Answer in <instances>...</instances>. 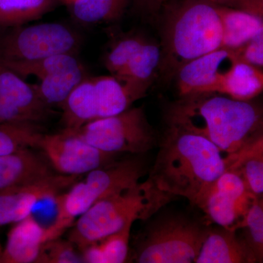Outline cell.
Instances as JSON below:
<instances>
[{
	"label": "cell",
	"mask_w": 263,
	"mask_h": 263,
	"mask_svg": "<svg viewBox=\"0 0 263 263\" xmlns=\"http://www.w3.org/2000/svg\"><path fill=\"white\" fill-rule=\"evenodd\" d=\"M0 105L15 107L45 119L49 108L38 96L34 85L0 63Z\"/></svg>",
	"instance_id": "e0dca14e"
},
{
	"label": "cell",
	"mask_w": 263,
	"mask_h": 263,
	"mask_svg": "<svg viewBox=\"0 0 263 263\" xmlns=\"http://www.w3.org/2000/svg\"><path fill=\"white\" fill-rule=\"evenodd\" d=\"M158 74L174 79L183 65L221 47L222 31L215 5L205 0H165Z\"/></svg>",
	"instance_id": "3957f363"
},
{
	"label": "cell",
	"mask_w": 263,
	"mask_h": 263,
	"mask_svg": "<svg viewBox=\"0 0 263 263\" xmlns=\"http://www.w3.org/2000/svg\"><path fill=\"white\" fill-rule=\"evenodd\" d=\"M238 61L233 50L219 48L183 65L174 79L180 96L216 92Z\"/></svg>",
	"instance_id": "7c38bea8"
},
{
	"label": "cell",
	"mask_w": 263,
	"mask_h": 263,
	"mask_svg": "<svg viewBox=\"0 0 263 263\" xmlns=\"http://www.w3.org/2000/svg\"><path fill=\"white\" fill-rule=\"evenodd\" d=\"M91 144L110 153L143 155L155 147L157 138L143 108L95 119L76 131Z\"/></svg>",
	"instance_id": "52a82bcc"
},
{
	"label": "cell",
	"mask_w": 263,
	"mask_h": 263,
	"mask_svg": "<svg viewBox=\"0 0 263 263\" xmlns=\"http://www.w3.org/2000/svg\"><path fill=\"white\" fill-rule=\"evenodd\" d=\"M80 43L77 33L64 24H23L0 29V60L31 61L62 53L75 54Z\"/></svg>",
	"instance_id": "ba28073f"
},
{
	"label": "cell",
	"mask_w": 263,
	"mask_h": 263,
	"mask_svg": "<svg viewBox=\"0 0 263 263\" xmlns=\"http://www.w3.org/2000/svg\"><path fill=\"white\" fill-rule=\"evenodd\" d=\"M209 227L183 214H170L153 221L137 246L140 263L195 262Z\"/></svg>",
	"instance_id": "8992f818"
},
{
	"label": "cell",
	"mask_w": 263,
	"mask_h": 263,
	"mask_svg": "<svg viewBox=\"0 0 263 263\" xmlns=\"http://www.w3.org/2000/svg\"><path fill=\"white\" fill-rule=\"evenodd\" d=\"M61 108L65 129L78 131L98 119V105L93 77L86 78L71 91Z\"/></svg>",
	"instance_id": "d6986e66"
},
{
	"label": "cell",
	"mask_w": 263,
	"mask_h": 263,
	"mask_svg": "<svg viewBox=\"0 0 263 263\" xmlns=\"http://www.w3.org/2000/svg\"><path fill=\"white\" fill-rule=\"evenodd\" d=\"M59 0H0V29L23 25L53 10Z\"/></svg>",
	"instance_id": "cb8c5ba5"
},
{
	"label": "cell",
	"mask_w": 263,
	"mask_h": 263,
	"mask_svg": "<svg viewBox=\"0 0 263 263\" xmlns=\"http://www.w3.org/2000/svg\"><path fill=\"white\" fill-rule=\"evenodd\" d=\"M160 62V46L146 41L126 67L116 76L152 84L158 74Z\"/></svg>",
	"instance_id": "4316f807"
},
{
	"label": "cell",
	"mask_w": 263,
	"mask_h": 263,
	"mask_svg": "<svg viewBox=\"0 0 263 263\" xmlns=\"http://www.w3.org/2000/svg\"><path fill=\"white\" fill-rule=\"evenodd\" d=\"M174 196L161 190L149 177L99 200L76 219L68 240L79 250L119 232L137 220L150 219Z\"/></svg>",
	"instance_id": "277c9868"
},
{
	"label": "cell",
	"mask_w": 263,
	"mask_h": 263,
	"mask_svg": "<svg viewBox=\"0 0 263 263\" xmlns=\"http://www.w3.org/2000/svg\"><path fill=\"white\" fill-rule=\"evenodd\" d=\"M46 241V228L29 215L10 230L1 262L36 263Z\"/></svg>",
	"instance_id": "9a60e30c"
},
{
	"label": "cell",
	"mask_w": 263,
	"mask_h": 263,
	"mask_svg": "<svg viewBox=\"0 0 263 263\" xmlns=\"http://www.w3.org/2000/svg\"><path fill=\"white\" fill-rule=\"evenodd\" d=\"M213 5L228 7L262 18L263 0H205Z\"/></svg>",
	"instance_id": "d6a6232c"
},
{
	"label": "cell",
	"mask_w": 263,
	"mask_h": 263,
	"mask_svg": "<svg viewBox=\"0 0 263 263\" xmlns=\"http://www.w3.org/2000/svg\"><path fill=\"white\" fill-rule=\"evenodd\" d=\"M65 2H67V3H72V2L75 1V0H65Z\"/></svg>",
	"instance_id": "d590c367"
},
{
	"label": "cell",
	"mask_w": 263,
	"mask_h": 263,
	"mask_svg": "<svg viewBox=\"0 0 263 263\" xmlns=\"http://www.w3.org/2000/svg\"><path fill=\"white\" fill-rule=\"evenodd\" d=\"M135 10L141 14L155 16L160 13L165 0H133Z\"/></svg>",
	"instance_id": "836d02e7"
},
{
	"label": "cell",
	"mask_w": 263,
	"mask_h": 263,
	"mask_svg": "<svg viewBox=\"0 0 263 263\" xmlns=\"http://www.w3.org/2000/svg\"><path fill=\"white\" fill-rule=\"evenodd\" d=\"M98 119L122 113L146 95L151 84L116 76L93 77Z\"/></svg>",
	"instance_id": "4fadbf2b"
},
{
	"label": "cell",
	"mask_w": 263,
	"mask_h": 263,
	"mask_svg": "<svg viewBox=\"0 0 263 263\" xmlns=\"http://www.w3.org/2000/svg\"><path fill=\"white\" fill-rule=\"evenodd\" d=\"M53 174L48 161L31 148L0 156V190L34 182Z\"/></svg>",
	"instance_id": "2e32d148"
},
{
	"label": "cell",
	"mask_w": 263,
	"mask_h": 263,
	"mask_svg": "<svg viewBox=\"0 0 263 263\" xmlns=\"http://www.w3.org/2000/svg\"><path fill=\"white\" fill-rule=\"evenodd\" d=\"M3 249L2 248L1 243H0V262H1L2 254H3Z\"/></svg>",
	"instance_id": "e575fe53"
},
{
	"label": "cell",
	"mask_w": 263,
	"mask_h": 263,
	"mask_svg": "<svg viewBox=\"0 0 263 263\" xmlns=\"http://www.w3.org/2000/svg\"><path fill=\"white\" fill-rule=\"evenodd\" d=\"M263 89V72L254 66L237 62L218 93L240 101H251Z\"/></svg>",
	"instance_id": "ffe728a7"
},
{
	"label": "cell",
	"mask_w": 263,
	"mask_h": 263,
	"mask_svg": "<svg viewBox=\"0 0 263 263\" xmlns=\"http://www.w3.org/2000/svg\"><path fill=\"white\" fill-rule=\"evenodd\" d=\"M165 120L167 126L203 137L228 155L262 136L259 107L216 92L180 96L167 107Z\"/></svg>",
	"instance_id": "6da1fadb"
},
{
	"label": "cell",
	"mask_w": 263,
	"mask_h": 263,
	"mask_svg": "<svg viewBox=\"0 0 263 263\" xmlns=\"http://www.w3.org/2000/svg\"><path fill=\"white\" fill-rule=\"evenodd\" d=\"M233 50L238 62L254 67L263 65V32L259 33L248 42Z\"/></svg>",
	"instance_id": "1f68e13d"
},
{
	"label": "cell",
	"mask_w": 263,
	"mask_h": 263,
	"mask_svg": "<svg viewBox=\"0 0 263 263\" xmlns=\"http://www.w3.org/2000/svg\"><path fill=\"white\" fill-rule=\"evenodd\" d=\"M247 229L245 239L257 258L262 262L263 257V202L262 198H256L249 208L240 229Z\"/></svg>",
	"instance_id": "f1b7e54d"
},
{
	"label": "cell",
	"mask_w": 263,
	"mask_h": 263,
	"mask_svg": "<svg viewBox=\"0 0 263 263\" xmlns=\"http://www.w3.org/2000/svg\"><path fill=\"white\" fill-rule=\"evenodd\" d=\"M254 196L239 171L228 167L200 199L197 206L209 219L226 229L239 230Z\"/></svg>",
	"instance_id": "30bf717a"
},
{
	"label": "cell",
	"mask_w": 263,
	"mask_h": 263,
	"mask_svg": "<svg viewBox=\"0 0 263 263\" xmlns=\"http://www.w3.org/2000/svg\"><path fill=\"white\" fill-rule=\"evenodd\" d=\"M195 263H254L255 255L245 238L234 230L209 228Z\"/></svg>",
	"instance_id": "5bb4252c"
},
{
	"label": "cell",
	"mask_w": 263,
	"mask_h": 263,
	"mask_svg": "<svg viewBox=\"0 0 263 263\" xmlns=\"http://www.w3.org/2000/svg\"><path fill=\"white\" fill-rule=\"evenodd\" d=\"M43 135L37 124H1L0 156L38 148Z\"/></svg>",
	"instance_id": "83f0119b"
},
{
	"label": "cell",
	"mask_w": 263,
	"mask_h": 263,
	"mask_svg": "<svg viewBox=\"0 0 263 263\" xmlns=\"http://www.w3.org/2000/svg\"><path fill=\"white\" fill-rule=\"evenodd\" d=\"M203 137L167 126L149 178L162 191L196 205L233 162Z\"/></svg>",
	"instance_id": "7a4b0ae2"
},
{
	"label": "cell",
	"mask_w": 263,
	"mask_h": 263,
	"mask_svg": "<svg viewBox=\"0 0 263 263\" xmlns=\"http://www.w3.org/2000/svg\"><path fill=\"white\" fill-rule=\"evenodd\" d=\"M131 0H75L69 3L71 14L81 24L114 22L120 18Z\"/></svg>",
	"instance_id": "d4e9b609"
},
{
	"label": "cell",
	"mask_w": 263,
	"mask_h": 263,
	"mask_svg": "<svg viewBox=\"0 0 263 263\" xmlns=\"http://www.w3.org/2000/svg\"><path fill=\"white\" fill-rule=\"evenodd\" d=\"M215 8L222 31L221 47L235 49L263 32L262 18L228 7Z\"/></svg>",
	"instance_id": "ac0fdd59"
},
{
	"label": "cell",
	"mask_w": 263,
	"mask_h": 263,
	"mask_svg": "<svg viewBox=\"0 0 263 263\" xmlns=\"http://www.w3.org/2000/svg\"><path fill=\"white\" fill-rule=\"evenodd\" d=\"M0 63L24 79L29 76H34L39 80L60 72L73 70L82 65L73 53L53 55L31 61L0 60Z\"/></svg>",
	"instance_id": "603a6c76"
},
{
	"label": "cell",
	"mask_w": 263,
	"mask_h": 263,
	"mask_svg": "<svg viewBox=\"0 0 263 263\" xmlns=\"http://www.w3.org/2000/svg\"><path fill=\"white\" fill-rule=\"evenodd\" d=\"M146 171L143 159L133 157L119 159L85 174L69 191L55 197L57 216L53 224L46 228V241L60 238L99 200L139 182Z\"/></svg>",
	"instance_id": "5b68a950"
},
{
	"label": "cell",
	"mask_w": 263,
	"mask_h": 263,
	"mask_svg": "<svg viewBox=\"0 0 263 263\" xmlns=\"http://www.w3.org/2000/svg\"><path fill=\"white\" fill-rule=\"evenodd\" d=\"M86 77L83 65L66 72H60L40 80L34 85L38 96L50 108L53 105L62 107L68 95L78 84Z\"/></svg>",
	"instance_id": "484cf974"
},
{
	"label": "cell",
	"mask_w": 263,
	"mask_h": 263,
	"mask_svg": "<svg viewBox=\"0 0 263 263\" xmlns=\"http://www.w3.org/2000/svg\"><path fill=\"white\" fill-rule=\"evenodd\" d=\"M38 148L59 174L79 176L119 160L121 155L91 146L76 131L43 134Z\"/></svg>",
	"instance_id": "9c48e42d"
},
{
	"label": "cell",
	"mask_w": 263,
	"mask_h": 263,
	"mask_svg": "<svg viewBox=\"0 0 263 263\" xmlns=\"http://www.w3.org/2000/svg\"><path fill=\"white\" fill-rule=\"evenodd\" d=\"M133 223L108 236L89 243L79 250L86 263H122L129 254Z\"/></svg>",
	"instance_id": "44dd1931"
},
{
	"label": "cell",
	"mask_w": 263,
	"mask_h": 263,
	"mask_svg": "<svg viewBox=\"0 0 263 263\" xmlns=\"http://www.w3.org/2000/svg\"><path fill=\"white\" fill-rule=\"evenodd\" d=\"M146 42L138 35L127 36L118 41L105 57L107 70L112 76L119 74Z\"/></svg>",
	"instance_id": "f546056e"
},
{
	"label": "cell",
	"mask_w": 263,
	"mask_h": 263,
	"mask_svg": "<svg viewBox=\"0 0 263 263\" xmlns=\"http://www.w3.org/2000/svg\"><path fill=\"white\" fill-rule=\"evenodd\" d=\"M68 239L57 238L43 243L37 263L84 262L80 252Z\"/></svg>",
	"instance_id": "4dcf8cb0"
},
{
	"label": "cell",
	"mask_w": 263,
	"mask_h": 263,
	"mask_svg": "<svg viewBox=\"0 0 263 263\" xmlns=\"http://www.w3.org/2000/svg\"><path fill=\"white\" fill-rule=\"evenodd\" d=\"M81 177L55 174L34 182L0 190V226L23 220L31 215L38 202L55 198Z\"/></svg>",
	"instance_id": "8fae6325"
},
{
	"label": "cell",
	"mask_w": 263,
	"mask_h": 263,
	"mask_svg": "<svg viewBox=\"0 0 263 263\" xmlns=\"http://www.w3.org/2000/svg\"><path fill=\"white\" fill-rule=\"evenodd\" d=\"M228 167L239 171L251 193L258 198H262V136L235 154L234 159Z\"/></svg>",
	"instance_id": "7402d4cb"
}]
</instances>
